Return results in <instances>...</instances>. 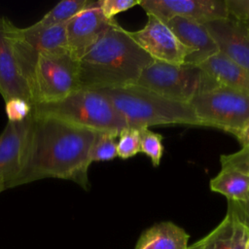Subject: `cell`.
<instances>
[{
	"label": "cell",
	"mask_w": 249,
	"mask_h": 249,
	"mask_svg": "<svg viewBox=\"0 0 249 249\" xmlns=\"http://www.w3.org/2000/svg\"><path fill=\"white\" fill-rule=\"evenodd\" d=\"M220 162L222 168H233L249 175V146L242 147L232 154L222 155Z\"/></svg>",
	"instance_id": "cb8c5ba5"
},
{
	"label": "cell",
	"mask_w": 249,
	"mask_h": 249,
	"mask_svg": "<svg viewBox=\"0 0 249 249\" xmlns=\"http://www.w3.org/2000/svg\"><path fill=\"white\" fill-rule=\"evenodd\" d=\"M138 0H99L97 1L103 16L109 19H115V16L139 5Z\"/></svg>",
	"instance_id": "484cf974"
},
{
	"label": "cell",
	"mask_w": 249,
	"mask_h": 249,
	"mask_svg": "<svg viewBox=\"0 0 249 249\" xmlns=\"http://www.w3.org/2000/svg\"><path fill=\"white\" fill-rule=\"evenodd\" d=\"M140 135V153H144L155 167L160 164L163 154V137L161 134L144 127L139 129Z\"/></svg>",
	"instance_id": "7402d4cb"
},
{
	"label": "cell",
	"mask_w": 249,
	"mask_h": 249,
	"mask_svg": "<svg viewBox=\"0 0 249 249\" xmlns=\"http://www.w3.org/2000/svg\"><path fill=\"white\" fill-rule=\"evenodd\" d=\"M145 26L137 31H128L136 44L154 60L181 65L193 54L161 20L153 15H147Z\"/></svg>",
	"instance_id": "9c48e42d"
},
{
	"label": "cell",
	"mask_w": 249,
	"mask_h": 249,
	"mask_svg": "<svg viewBox=\"0 0 249 249\" xmlns=\"http://www.w3.org/2000/svg\"><path fill=\"white\" fill-rule=\"evenodd\" d=\"M237 140L241 144L242 147L249 146V125H247L241 132H239L236 136Z\"/></svg>",
	"instance_id": "f1b7e54d"
},
{
	"label": "cell",
	"mask_w": 249,
	"mask_h": 249,
	"mask_svg": "<svg viewBox=\"0 0 249 249\" xmlns=\"http://www.w3.org/2000/svg\"><path fill=\"white\" fill-rule=\"evenodd\" d=\"M249 230L231 212L206 236L195 243L196 249H245Z\"/></svg>",
	"instance_id": "9a60e30c"
},
{
	"label": "cell",
	"mask_w": 249,
	"mask_h": 249,
	"mask_svg": "<svg viewBox=\"0 0 249 249\" xmlns=\"http://www.w3.org/2000/svg\"><path fill=\"white\" fill-rule=\"evenodd\" d=\"M198 66L217 84L249 96V70L237 65L221 53L204 60Z\"/></svg>",
	"instance_id": "2e32d148"
},
{
	"label": "cell",
	"mask_w": 249,
	"mask_h": 249,
	"mask_svg": "<svg viewBox=\"0 0 249 249\" xmlns=\"http://www.w3.org/2000/svg\"><path fill=\"white\" fill-rule=\"evenodd\" d=\"M228 17L249 23V0H225Z\"/></svg>",
	"instance_id": "4316f807"
},
{
	"label": "cell",
	"mask_w": 249,
	"mask_h": 249,
	"mask_svg": "<svg viewBox=\"0 0 249 249\" xmlns=\"http://www.w3.org/2000/svg\"><path fill=\"white\" fill-rule=\"evenodd\" d=\"M33 123L31 115L21 122H8L0 134V176L6 189L18 176L25 161Z\"/></svg>",
	"instance_id": "8fae6325"
},
{
	"label": "cell",
	"mask_w": 249,
	"mask_h": 249,
	"mask_svg": "<svg viewBox=\"0 0 249 249\" xmlns=\"http://www.w3.org/2000/svg\"><path fill=\"white\" fill-rule=\"evenodd\" d=\"M33 113L118 136L128 127L109 99L97 89H80L59 101L36 104Z\"/></svg>",
	"instance_id": "277c9868"
},
{
	"label": "cell",
	"mask_w": 249,
	"mask_h": 249,
	"mask_svg": "<svg viewBox=\"0 0 249 249\" xmlns=\"http://www.w3.org/2000/svg\"><path fill=\"white\" fill-rule=\"evenodd\" d=\"M190 105L203 126L236 136L249 125V96L230 87L217 84L197 93Z\"/></svg>",
	"instance_id": "8992f818"
},
{
	"label": "cell",
	"mask_w": 249,
	"mask_h": 249,
	"mask_svg": "<svg viewBox=\"0 0 249 249\" xmlns=\"http://www.w3.org/2000/svg\"><path fill=\"white\" fill-rule=\"evenodd\" d=\"M16 25L0 16V94L5 102L22 98L32 106L29 82L16 41Z\"/></svg>",
	"instance_id": "ba28073f"
},
{
	"label": "cell",
	"mask_w": 249,
	"mask_h": 249,
	"mask_svg": "<svg viewBox=\"0 0 249 249\" xmlns=\"http://www.w3.org/2000/svg\"><path fill=\"white\" fill-rule=\"evenodd\" d=\"M245 249H249V237H248V240H247V243H246V247Z\"/></svg>",
	"instance_id": "4dcf8cb0"
},
{
	"label": "cell",
	"mask_w": 249,
	"mask_h": 249,
	"mask_svg": "<svg viewBox=\"0 0 249 249\" xmlns=\"http://www.w3.org/2000/svg\"><path fill=\"white\" fill-rule=\"evenodd\" d=\"M115 21L107 19L97 1H92L66 23L67 45L71 55L80 60Z\"/></svg>",
	"instance_id": "7c38bea8"
},
{
	"label": "cell",
	"mask_w": 249,
	"mask_h": 249,
	"mask_svg": "<svg viewBox=\"0 0 249 249\" xmlns=\"http://www.w3.org/2000/svg\"><path fill=\"white\" fill-rule=\"evenodd\" d=\"M139 5L164 23L174 17L200 22L228 18L225 0H142Z\"/></svg>",
	"instance_id": "30bf717a"
},
{
	"label": "cell",
	"mask_w": 249,
	"mask_h": 249,
	"mask_svg": "<svg viewBox=\"0 0 249 249\" xmlns=\"http://www.w3.org/2000/svg\"><path fill=\"white\" fill-rule=\"evenodd\" d=\"M5 110L8 122H21L31 115L33 106L22 98L15 97L5 102Z\"/></svg>",
	"instance_id": "d4e9b609"
},
{
	"label": "cell",
	"mask_w": 249,
	"mask_h": 249,
	"mask_svg": "<svg viewBox=\"0 0 249 249\" xmlns=\"http://www.w3.org/2000/svg\"><path fill=\"white\" fill-rule=\"evenodd\" d=\"M189 249H196V246H195V244H193L192 246H189Z\"/></svg>",
	"instance_id": "1f68e13d"
},
{
	"label": "cell",
	"mask_w": 249,
	"mask_h": 249,
	"mask_svg": "<svg viewBox=\"0 0 249 249\" xmlns=\"http://www.w3.org/2000/svg\"><path fill=\"white\" fill-rule=\"evenodd\" d=\"M91 2L90 0H63L57 3L35 24L43 27L65 24Z\"/></svg>",
	"instance_id": "ffe728a7"
},
{
	"label": "cell",
	"mask_w": 249,
	"mask_h": 249,
	"mask_svg": "<svg viewBox=\"0 0 249 249\" xmlns=\"http://www.w3.org/2000/svg\"><path fill=\"white\" fill-rule=\"evenodd\" d=\"M19 33L24 43L37 55L41 53L68 51L66 23L46 27L34 23L28 27L19 28Z\"/></svg>",
	"instance_id": "ac0fdd59"
},
{
	"label": "cell",
	"mask_w": 249,
	"mask_h": 249,
	"mask_svg": "<svg viewBox=\"0 0 249 249\" xmlns=\"http://www.w3.org/2000/svg\"><path fill=\"white\" fill-rule=\"evenodd\" d=\"M80 89L79 60L69 51L41 53L33 71V106L59 101Z\"/></svg>",
	"instance_id": "52a82bcc"
},
{
	"label": "cell",
	"mask_w": 249,
	"mask_h": 249,
	"mask_svg": "<svg viewBox=\"0 0 249 249\" xmlns=\"http://www.w3.org/2000/svg\"><path fill=\"white\" fill-rule=\"evenodd\" d=\"M154 59L117 21L79 60L80 89H100L135 85Z\"/></svg>",
	"instance_id": "7a4b0ae2"
},
{
	"label": "cell",
	"mask_w": 249,
	"mask_h": 249,
	"mask_svg": "<svg viewBox=\"0 0 249 249\" xmlns=\"http://www.w3.org/2000/svg\"><path fill=\"white\" fill-rule=\"evenodd\" d=\"M6 189V184H5V181H4V179L0 176V193L2 192V191H4Z\"/></svg>",
	"instance_id": "f546056e"
},
{
	"label": "cell",
	"mask_w": 249,
	"mask_h": 249,
	"mask_svg": "<svg viewBox=\"0 0 249 249\" xmlns=\"http://www.w3.org/2000/svg\"><path fill=\"white\" fill-rule=\"evenodd\" d=\"M97 90L109 99L130 128L169 124L203 126L190 104L172 101L136 85Z\"/></svg>",
	"instance_id": "3957f363"
},
{
	"label": "cell",
	"mask_w": 249,
	"mask_h": 249,
	"mask_svg": "<svg viewBox=\"0 0 249 249\" xmlns=\"http://www.w3.org/2000/svg\"><path fill=\"white\" fill-rule=\"evenodd\" d=\"M189 237L178 225L170 221L160 222L143 231L135 249H189Z\"/></svg>",
	"instance_id": "e0dca14e"
},
{
	"label": "cell",
	"mask_w": 249,
	"mask_h": 249,
	"mask_svg": "<svg viewBox=\"0 0 249 249\" xmlns=\"http://www.w3.org/2000/svg\"><path fill=\"white\" fill-rule=\"evenodd\" d=\"M228 211L234 215L249 230V195L243 201H229Z\"/></svg>",
	"instance_id": "83f0119b"
},
{
	"label": "cell",
	"mask_w": 249,
	"mask_h": 249,
	"mask_svg": "<svg viewBox=\"0 0 249 249\" xmlns=\"http://www.w3.org/2000/svg\"><path fill=\"white\" fill-rule=\"evenodd\" d=\"M117 138L118 135L112 133L96 132L90 150V161H105L117 158Z\"/></svg>",
	"instance_id": "44dd1931"
},
{
	"label": "cell",
	"mask_w": 249,
	"mask_h": 249,
	"mask_svg": "<svg viewBox=\"0 0 249 249\" xmlns=\"http://www.w3.org/2000/svg\"><path fill=\"white\" fill-rule=\"evenodd\" d=\"M209 186L212 192L223 195L228 201H243L249 195V175L233 168H221Z\"/></svg>",
	"instance_id": "d6986e66"
},
{
	"label": "cell",
	"mask_w": 249,
	"mask_h": 249,
	"mask_svg": "<svg viewBox=\"0 0 249 249\" xmlns=\"http://www.w3.org/2000/svg\"><path fill=\"white\" fill-rule=\"evenodd\" d=\"M165 24L171 29L178 40L193 52L185 63L198 65L209 57L219 53V48L200 21L174 17L169 18Z\"/></svg>",
	"instance_id": "5bb4252c"
},
{
	"label": "cell",
	"mask_w": 249,
	"mask_h": 249,
	"mask_svg": "<svg viewBox=\"0 0 249 249\" xmlns=\"http://www.w3.org/2000/svg\"><path fill=\"white\" fill-rule=\"evenodd\" d=\"M135 85L172 101L190 104L197 93L217 83L198 65H175L153 60Z\"/></svg>",
	"instance_id": "5b68a950"
},
{
	"label": "cell",
	"mask_w": 249,
	"mask_h": 249,
	"mask_svg": "<svg viewBox=\"0 0 249 249\" xmlns=\"http://www.w3.org/2000/svg\"><path fill=\"white\" fill-rule=\"evenodd\" d=\"M140 153L139 129L127 127L118 136L117 155L122 160H127Z\"/></svg>",
	"instance_id": "603a6c76"
},
{
	"label": "cell",
	"mask_w": 249,
	"mask_h": 249,
	"mask_svg": "<svg viewBox=\"0 0 249 249\" xmlns=\"http://www.w3.org/2000/svg\"><path fill=\"white\" fill-rule=\"evenodd\" d=\"M202 23L216 42L219 52L249 70V23L231 17Z\"/></svg>",
	"instance_id": "4fadbf2b"
},
{
	"label": "cell",
	"mask_w": 249,
	"mask_h": 249,
	"mask_svg": "<svg viewBox=\"0 0 249 249\" xmlns=\"http://www.w3.org/2000/svg\"><path fill=\"white\" fill-rule=\"evenodd\" d=\"M96 131L33 113L25 161L10 188L44 178L70 180L89 187L88 171Z\"/></svg>",
	"instance_id": "6da1fadb"
}]
</instances>
